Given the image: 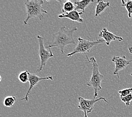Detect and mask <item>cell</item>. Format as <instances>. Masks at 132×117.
Instances as JSON below:
<instances>
[{
  "mask_svg": "<svg viewBox=\"0 0 132 117\" xmlns=\"http://www.w3.org/2000/svg\"><path fill=\"white\" fill-rule=\"evenodd\" d=\"M77 27H73L72 29H67L66 27H62L60 29L52 35L51 42L46 43L47 49L52 47H57L60 50L62 54H65L64 47L70 45H77L73 37V33L77 30Z\"/></svg>",
  "mask_w": 132,
  "mask_h": 117,
  "instance_id": "6da1fadb",
  "label": "cell"
},
{
  "mask_svg": "<svg viewBox=\"0 0 132 117\" xmlns=\"http://www.w3.org/2000/svg\"><path fill=\"white\" fill-rule=\"evenodd\" d=\"M43 1L42 0H27L25 2L26 7L27 18L24 21L25 25L28 24L29 19L33 18H38L39 20H42L44 18L43 14H47V11L44 10L42 5Z\"/></svg>",
  "mask_w": 132,
  "mask_h": 117,
  "instance_id": "7a4b0ae2",
  "label": "cell"
},
{
  "mask_svg": "<svg viewBox=\"0 0 132 117\" xmlns=\"http://www.w3.org/2000/svg\"><path fill=\"white\" fill-rule=\"evenodd\" d=\"M87 60L92 64V74L90 79L86 83V85L93 88L94 91H95L93 99H96V97L98 96V91L102 89L101 82L104 76L100 73L98 69V65L94 57H92L90 59H88Z\"/></svg>",
  "mask_w": 132,
  "mask_h": 117,
  "instance_id": "3957f363",
  "label": "cell"
},
{
  "mask_svg": "<svg viewBox=\"0 0 132 117\" xmlns=\"http://www.w3.org/2000/svg\"><path fill=\"white\" fill-rule=\"evenodd\" d=\"M106 43L105 41L103 39H97L96 41H90L89 40H86L81 37L78 38V43L76 46L75 49L73 52L67 55L68 57H71L74 54H76L78 53H83L87 57V53L90 52V50L94 46L98 45V44H102Z\"/></svg>",
  "mask_w": 132,
  "mask_h": 117,
  "instance_id": "277c9868",
  "label": "cell"
},
{
  "mask_svg": "<svg viewBox=\"0 0 132 117\" xmlns=\"http://www.w3.org/2000/svg\"><path fill=\"white\" fill-rule=\"evenodd\" d=\"M37 39L38 40L39 42V55L40 60V65L37 72H39L42 71L44 66L46 65L49 59L54 58V55L51 49H46L44 44V38L43 37L40 36H37Z\"/></svg>",
  "mask_w": 132,
  "mask_h": 117,
  "instance_id": "5b68a950",
  "label": "cell"
},
{
  "mask_svg": "<svg viewBox=\"0 0 132 117\" xmlns=\"http://www.w3.org/2000/svg\"><path fill=\"white\" fill-rule=\"evenodd\" d=\"M101 100H104L108 104L109 103L108 101L103 97H101L98 99H93L92 100H88L84 99L82 97H79L78 99V102H79L78 109L84 113V117H88L87 113L92 112L94 109V105H95V103L99 102Z\"/></svg>",
  "mask_w": 132,
  "mask_h": 117,
  "instance_id": "8992f818",
  "label": "cell"
},
{
  "mask_svg": "<svg viewBox=\"0 0 132 117\" xmlns=\"http://www.w3.org/2000/svg\"><path fill=\"white\" fill-rule=\"evenodd\" d=\"M28 76H29V82L30 83L29 90H28L27 91L26 97L21 99V100H25L26 102H28V99H29V98H28V96L29 95L31 91L33 89V88L34 87L37 86L39 82L43 80H48L53 81L52 76H48L46 77H40L36 74H31L29 72H28Z\"/></svg>",
  "mask_w": 132,
  "mask_h": 117,
  "instance_id": "52a82bcc",
  "label": "cell"
},
{
  "mask_svg": "<svg viewBox=\"0 0 132 117\" xmlns=\"http://www.w3.org/2000/svg\"><path fill=\"white\" fill-rule=\"evenodd\" d=\"M112 61L115 63V68L114 72V75H117L118 78H119V72L121 70H123L127 66L132 62L131 60H127L126 57L125 56L122 57L114 56L112 59Z\"/></svg>",
  "mask_w": 132,
  "mask_h": 117,
  "instance_id": "ba28073f",
  "label": "cell"
},
{
  "mask_svg": "<svg viewBox=\"0 0 132 117\" xmlns=\"http://www.w3.org/2000/svg\"><path fill=\"white\" fill-rule=\"evenodd\" d=\"M98 36L105 41L107 46H109L112 41H118L119 42H121L124 40L123 38L115 35L114 33L109 32L106 28H103L102 30L101 31Z\"/></svg>",
  "mask_w": 132,
  "mask_h": 117,
  "instance_id": "9c48e42d",
  "label": "cell"
},
{
  "mask_svg": "<svg viewBox=\"0 0 132 117\" xmlns=\"http://www.w3.org/2000/svg\"><path fill=\"white\" fill-rule=\"evenodd\" d=\"M84 14L82 12H79L77 10H75L71 11L67 14H60L58 16L59 19L67 18L68 19H70L73 21L78 22V23H82L83 19L81 17V15Z\"/></svg>",
  "mask_w": 132,
  "mask_h": 117,
  "instance_id": "30bf717a",
  "label": "cell"
},
{
  "mask_svg": "<svg viewBox=\"0 0 132 117\" xmlns=\"http://www.w3.org/2000/svg\"><path fill=\"white\" fill-rule=\"evenodd\" d=\"M75 5V10H80L84 13L85 9L90 3L93 2V0H85V1H73Z\"/></svg>",
  "mask_w": 132,
  "mask_h": 117,
  "instance_id": "8fae6325",
  "label": "cell"
},
{
  "mask_svg": "<svg viewBox=\"0 0 132 117\" xmlns=\"http://www.w3.org/2000/svg\"><path fill=\"white\" fill-rule=\"evenodd\" d=\"M97 5L96 7V12L95 17H97L98 16H101L102 12L104 11L107 7H109L110 6V2H105L103 1H97Z\"/></svg>",
  "mask_w": 132,
  "mask_h": 117,
  "instance_id": "7c38bea8",
  "label": "cell"
},
{
  "mask_svg": "<svg viewBox=\"0 0 132 117\" xmlns=\"http://www.w3.org/2000/svg\"><path fill=\"white\" fill-rule=\"evenodd\" d=\"M62 2H63L62 8V12L63 14H67L69 13V12L75 10V6L73 2L70 1Z\"/></svg>",
  "mask_w": 132,
  "mask_h": 117,
  "instance_id": "4fadbf2b",
  "label": "cell"
},
{
  "mask_svg": "<svg viewBox=\"0 0 132 117\" xmlns=\"http://www.w3.org/2000/svg\"><path fill=\"white\" fill-rule=\"evenodd\" d=\"M16 101V98L13 96H9L6 97L4 100V105L6 107H10L14 105Z\"/></svg>",
  "mask_w": 132,
  "mask_h": 117,
  "instance_id": "5bb4252c",
  "label": "cell"
},
{
  "mask_svg": "<svg viewBox=\"0 0 132 117\" xmlns=\"http://www.w3.org/2000/svg\"><path fill=\"white\" fill-rule=\"evenodd\" d=\"M121 6H124L126 9L127 11H128V17L129 19L131 18V14H132V1L128 0L127 2H125L124 0L121 1Z\"/></svg>",
  "mask_w": 132,
  "mask_h": 117,
  "instance_id": "9a60e30c",
  "label": "cell"
},
{
  "mask_svg": "<svg viewBox=\"0 0 132 117\" xmlns=\"http://www.w3.org/2000/svg\"><path fill=\"white\" fill-rule=\"evenodd\" d=\"M18 79L21 83H26L29 82V76H28V71H26L21 72L18 76Z\"/></svg>",
  "mask_w": 132,
  "mask_h": 117,
  "instance_id": "2e32d148",
  "label": "cell"
},
{
  "mask_svg": "<svg viewBox=\"0 0 132 117\" xmlns=\"http://www.w3.org/2000/svg\"><path fill=\"white\" fill-rule=\"evenodd\" d=\"M131 92H132V88H125V89L120 90L118 91V93L120 94V98L127 96L131 94Z\"/></svg>",
  "mask_w": 132,
  "mask_h": 117,
  "instance_id": "e0dca14e",
  "label": "cell"
},
{
  "mask_svg": "<svg viewBox=\"0 0 132 117\" xmlns=\"http://www.w3.org/2000/svg\"><path fill=\"white\" fill-rule=\"evenodd\" d=\"M120 99L122 102L125 104L127 106H129L130 105V103L132 101V93L129 95L127 96L121 97L120 98Z\"/></svg>",
  "mask_w": 132,
  "mask_h": 117,
  "instance_id": "ac0fdd59",
  "label": "cell"
},
{
  "mask_svg": "<svg viewBox=\"0 0 132 117\" xmlns=\"http://www.w3.org/2000/svg\"><path fill=\"white\" fill-rule=\"evenodd\" d=\"M128 50H129V52L131 53V54H132V47H129ZM130 75H131V76L132 77V73H131L130 74Z\"/></svg>",
  "mask_w": 132,
  "mask_h": 117,
  "instance_id": "d6986e66",
  "label": "cell"
}]
</instances>
